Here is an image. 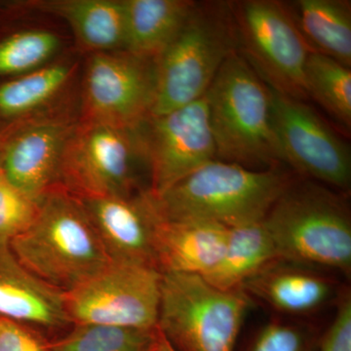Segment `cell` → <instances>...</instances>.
Masks as SVG:
<instances>
[{
  "label": "cell",
  "mask_w": 351,
  "mask_h": 351,
  "mask_svg": "<svg viewBox=\"0 0 351 351\" xmlns=\"http://www.w3.org/2000/svg\"><path fill=\"white\" fill-rule=\"evenodd\" d=\"M294 177L282 166L252 170L210 161L149 198L164 221H203L226 228L262 221Z\"/></svg>",
  "instance_id": "6da1fadb"
},
{
  "label": "cell",
  "mask_w": 351,
  "mask_h": 351,
  "mask_svg": "<svg viewBox=\"0 0 351 351\" xmlns=\"http://www.w3.org/2000/svg\"><path fill=\"white\" fill-rule=\"evenodd\" d=\"M263 223L277 258L350 276L351 215L339 191L294 178Z\"/></svg>",
  "instance_id": "7a4b0ae2"
},
{
  "label": "cell",
  "mask_w": 351,
  "mask_h": 351,
  "mask_svg": "<svg viewBox=\"0 0 351 351\" xmlns=\"http://www.w3.org/2000/svg\"><path fill=\"white\" fill-rule=\"evenodd\" d=\"M9 246L25 269L64 293L112 262L80 201L61 188L44 196L34 223Z\"/></svg>",
  "instance_id": "3957f363"
},
{
  "label": "cell",
  "mask_w": 351,
  "mask_h": 351,
  "mask_svg": "<svg viewBox=\"0 0 351 351\" xmlns=\"http://www.w3.org/2000/svg\"><path fill=\"white\" fill-rule=\"evenodd\" d=\"M204 96L218 160L252 170L284 165L269 85L239 52L228 58Z\"/></svg>",
  "instance_id": "277c9868"
},
{
  "label": "cell",
  "mask_w": 351,
  "mask_h": 351,
  "mask_svg": "<svg viewBox=\"0 0 351 351\" xmlns=\"http://www.w3.org/2000/svg\"><path fill=\"white\" fill-rule=\"evenodd\" d=\"M234 52L237 38L232 3L196 2L177 36L156 58V100L151 117L202 98Z\"/></svg>",
  "instance_id": "5b68a950"
},
{
  "label": "cell",
  "mask_w": 351,
  "mask_h": 351,
  "mask_svg": "<svg viewBox=\"0 0 351 351\" xmlns=\"http://www.w3.org/2000/svg\"><path fill=\"white\" fill-rule=\"evenodd\" d=\"M251 302L196 274H162L157 330L178 351H234Z\"/></svg>",
  "instance_id": "8992f818"
},
{
  "label": "cell",
  "mask_w": 351,
  "mask_h": 351,
  "mask_svg": "<svg viewBox=\"0 0 351 351\" xmlns=\"http://www.w3.org/2000/svg\"><path fill=\"white\" fill-rule=\"evenodd\" d=\"M141 126L84 122L75 128L62 160L59 188L77 198L130 197L145 191L138 189V167H149Z\"/></svg>",
  "instance_id": "52a82bcc"
},
{
  "label": "cell",
  "mask_w": 351,
  "mask_h": 351,
  "mask_svg": "<svg viewBox=\"0 0 351 351\" xmlns=\"http://www.w3.org/2000/svg\"><path fill=\"white\" fill-rule=\"evenodd\" d=\"M237 52L271 89L306 101L304 68L311 53L287 5L274 0L230 2Z\"/></svg>",
  "instance_id": "ba28073f"
},
{
  "label": "cell",
  "mask_w": 351,
  "mask_h": 351,
  "mask_svg": "<svg viewBox=\"0 0 351 351\" xmlns=\"http://www.w3.org/2000/svg\"><path fill=\"white\" fill-rule=\"evenodd\" d=\"M162 272L143 263L110 262L64 292L71 324L157 330Z\"/></svg>",
  "instance_id": "9c48e42d"
},
{
  "label": "cell",
  "mask_w": 351,
  "mask_h": 351,
  "mask_svg": "<svg viewBox=\"0 0 351 351\" xmlns=\"http://www.w3.org/2000/svg\"><path fill=\"white\" fill-rule=\"evenodd\" d=\"M269 90L274 135L284 165L304 179L348 191L351 184L348 144L306 101Z\"/></svg>",
  "instance_id": "30bf717a"
},
{
  "label": "cell",
  "mask_w": 351,
  "mask_h": 351,
  "mask_svg": "<svg viewBox=\"0 0 351 351\" xmlns=\"http://www.w3.org/2000/svg\"><path fill=\"white\" fill-rule=\"evenodd\" d=\"M156 90V58L95 53L85 73L84 122L138 128L152 115Z\"/></svg>",
  "instance_id": "8fae6325"
},
{
  "label": "cell",
  "mask_w": 351,
  "mask_h": 351,
  "mask_svg": "<svg viewBox=\"0 0 351 351\" xmlns=\"http://www.w3.org/2000/svg\"><path fill=\"white\" fill-rule=\"evenodd\" d=\"M152 195L216 158V147L205 96L142 124Z\"/></svg>",
  "instance_id": "7c38bea8"
},
{
  "label": "cell",
  "mask_w": 351,
  "mask_h": 351,
  "mask_svg": "<svg viewBox=\"0 0 351 351\" xmlns=\"http://www.w3.org/2000/svg\"><path fill=\"white\" fill-rule=\"evenodd\" d=\"M78 200L112 262L157 267L154 241L160 218L152 206L149 189L130 197L98 196Z\"/></svg>",
  "instance_id": "4fadbf2b"
},
{
  "label": "cell",
  "mask_w": 351,
  "mask_h": 351,
  "mask_svg": "<svg viewBox=\"0 0 351 351\" xmlns=\"http://www.w3.org/2000/svg\"><path fill=\"white\" fill-rule=\"evenodd\" d=\"M75 128L63 122L29 124L0 138V168L11 182L41 201L59 188L60 170Z\"/></svg>",
  "instance_id": "5bb4252c"
},
{
  "label": "cell",
  "mask_w": 351,
  "mask_h": 351,
  "mask_svg": "<svg viewBox=\"0 0 351 351\" xmlns=\"http://www.w3.org/2000/svg\"><path fill=\"white\" fill-rule=\"evenodd\" d=\"M318 267L276 258L249 278L240 290L283 314L308 315L332 302L343 291L338 281Z\"/></svg>",
  "instance_id": "9a60e30c"
},
{
  "label": "cell",
  "mask_w": 351,
  "mask_h": 351,
  "mask_svg": "<svg viewBox=\"0 0 351 351\" xmlns=\"http://www.w3.org/2000/svg\"><path fill=\"white\" fill-rule=\"evenodd\" d=\"M0 317L57 329L71 324L64 293L44 282L0 243Z\"/></svg>",
  "instance_id": "2e32d148"
},
{
  "label": "cell",
  "mask_w": 351,
  "mask_h": 351,
  "mask_svg": "<svg viewBox=\"0 0 351 351\" xmlns=\"http://www.w3.org/2000/svg\"><path fill=\"white\" fill-rule=\"evenodd\" d=\"M230 228L203 221L159 219L156 230V265L162 274L203 276L225 251Z\"/></svg>",
  "instance_id": "e0dca14e"
},
{
  "label": "cell",
  "mask_w": 351,
  "mask_h": 351,
  "mask_svg": "<svg viewBox=\"0 0 351 351\" xmlns=\"http://www.w3.org/2000/svg\"><path fill=\"white\" fill-rule=\"evenodd\" d=\"M24 5L66 21L78 43L88 49L96 53L124 50L123 0H38Z\"/></svg>",
  "instance_id": "ac0fdd59"
},
{
  "label": "cell",
  "mask_w": 351,
  "mask_h": 351,
  "mask_svg": "<svg viewBox=\"0 0 351 351\" xmlns=\"http://www.w3.org/2000/svg\"><path fill=\"white\" fill-rule=\"evenodd\" d=\"M195 3L189 0H123L124 51L156 58L177 36Z\"/></svg>",
  "instance_id": "d6986e66"
},
{
  "label": "cell",
  "mask_w": 351,
  "mask_h": 351,
  "mask_svg": "<svg viewBox=\"0 0 351 351\" xmlns=\"http://www.w3.org/2000/svg\"><path fill=\"white\" fill-rule=\"evenodd\" d=\"M286 5L311 52L351 68L350 1L298 0Z\"/></svg>",
  "instance_id": "ffe728a7"
},
{
  "label": "cell",
  "mask_w": 351,
  "mask_h": 351,
  "mask_svg": "<svg viewBox=\"0 0 351 351\" xmlns=\"http://www.w3.org/2000/svg\"><path fill=\"white\" fill-rule=\"evenodd\" d=\"M276 247L263 221L230 228L218 263L203 276L214 287L239 290L252 276L276 260Z\"/></svg>",
  "instance_id": "44dd1931"
},
{
  "label": "cell",
  "mask_w": 351,
  "mask_h": 351,
  "mask_svg": "<svg viewBox=\"0 0 351 351\" xmlns=\"http://www.w3.org/2000/svg\"><path fill=\"white\" fill-rule=\"evenodd\" d=\"M307 98L313 99L348 133L351 129V69L311 52L304 68Z\"/></svg>",
  "instance_id": "7402d4cb"
},
{
  "label": "cell",
  "mask_w": 351,
  "mask_h": 351,
  "mask_svg": "<svg viewBox=\"0 0 351 351\" xmlns=\"http://www.w3.org/2000/svg\"><path fill=\"white\" fill-rule=\"evenodd\" d=\"M71 75L66 64L38 69L0 84V115L22 117L47 103L64 87Z\"/></svg>",
  "instance_id": "603a6c76"
},
{
  "label": "cell",
  "mask_w": 351,
  "mask_h": 351,
  "mask_svg": "<svg viewBox=\"0 0 351 351\" xmlns=\"http://www.w3.org/2000/svg\"><path fill=\"white\" fill-rule=\"evenodd\" d=\"M158 330L101 324H75L49 343L52 351H156Z\"/></svg>",
  "instance_id": "cb8c5ba5"
},
{
  "label": "cell",
  "mask_w": 351,
  "mask_h": 351,
  "mask_svg": "<svg viewBox=\"0 0 351 351\" xmlns=\"http://www.w3.org/2000/svg\"><path fill=\"white\" fill-rule=\"evenodd\" d=\"M60 46L56 34L47 31L15 32L0 40V76L21 75L38 69Z\"/></svg>",
  "instance_id": "d4e9b609"
},
{
  "label": "cell",
  "mask_w": 351,
  "mask_h": 351,
  "mask_svg": "<svg viewBox=\"0 0 351 351\" xmlns=\"http://www.w3.org/2000/svg\"><path fill=\"white\" fill-rule=\"evenodd\" d=\"M40 201L16 186L0 168V243L25 232L38 214Z\"/></svg>",
  "instance_id": "484cf974"
},
{
  "label": "cell",
  "mask_w": 351,
  "mask_h": 351,
  "mask_svg": "<svg viewBox=\"0 0 351 351\" xmlns=\"http://www.w3.org/2000/svg\"><path fill=\"white\" fill-rule=\"evenodd\" d=\"M308 328L285 320H272L258 331L249 351H309Z\"/></svg>",
  "instance_id": "4316f807"
},
{
  "label": "cell",
  "mask_w": 351,
  "mask_h": 351,
  "mask_svg": "<svg viewBox=\"0 0 351 351\" xmlns=\"http://www.w3.org/2000/svg\"><path fill=\"white\" fill-rule=\"evenodd\" d=\"M318 351H351V298L343 291L334 319L321 339Z\"/></svg>",
  "instance_id": "83f0119b"
},
{
  "label": "cell",
  "mask_w": 351,
  "mask_h": 351,
  "mask_svg": "<svg viewBox=\"0 0 351 351\" xmlns=\"http://www.w3.org/2000/svg\"><path fill=\"white\" fill-rule=\"evenodd\" d=\"M0 351H52L27 325L0 317Z\"/></svg>",
  "instance_id": "f1b7e54d"
},
{
  "label": "cell",
  "mask_w": 351,
  "mask_h": 351,
  "mask_svg": "<svg viewBox=\"0 0 351 351\" xmlns=\"http://www.w3.org/2000/svg\"><path fill=\"white\" fill-rule=\"evenodd\" d=\"M156 351H178L176 350L174 346L171 345L169 341H167L162 335L159 332L158 341H157V346Z\"/></svg>",
  "instance_id": "f546056e"
}]
</instances>
